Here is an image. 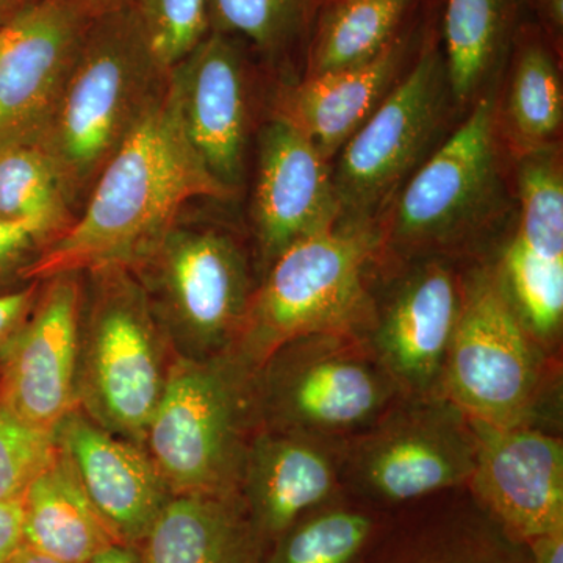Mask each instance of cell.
<instances>
[{
	"label": "cell",
	"mask_w": 563,
	"mask_h": 563,
	"mask_svg": "<svg viewBox=\"0 0 563 563\" xmlns=\"http://www.w3.org/2000/svg\"><path fill=\"white\" fill-rule=\"evenodd\" d=\"M324 0H207L210 31L277 60L309 41Z\"/></svg>",
	"instance_id": "f546056e"
},
{
	"label": "cell",
	"mask_w": 563,
	"mask_h": 563,
	"mask_svg": "<svg viewBox=\"0 0 563 563\" xmlns=\"http://www.w3.org/2000/svg\"><path fill=\"white\" fill-rule=\"evenodd\" d=\"M188 140L172 80L103 166L68 231L47 244L27 280L131 266L180 220L195 199L229 201Z\"/></svg>",
	"instance_id": "6da1fadb"
},
{
	"label": "cell",
	"mask_w": 563,
	"mask_h": 563,
	"mask_svg": "<svg viewBox=\"0 0 563 563\" xmlns=\"http://www.w3.org/2000/svg\"><path fill=\"white\" fill-rule=\"evenodd\" d=\"M451 99L443 52L435 38H428L412 66L335 155L339 224H376L424 162Z\"/></svg>",
	"instance_id": "8fae6325"
},
{
	"label": "cell",
	"mask_w": 563,
	"mask_h": 563,
	"mask_svg": "<svg viewBox=\"0 0 563 563\" xmlns=\"http://www.w3.org/2000/svg\"><path fill=\"white\" fill-rule=\"evenodd\" d=\"M483 263L536 342L562 357L563 258L529 246L514 232Z\"/></svg>",
	"instance_id": "d4e9b609"
},
{
	"label": "cell",
	"mask_w": 563,
	"mask_h": 563,
	"mask_svg": "<svg viewBox=\"0 0 563 563\" xmlns=\"http://www.w3.org/2000/svg\"><path fill=\"white\" fill-rule=\"evenodd\" d=\"M74 5L80 7L91 14H101L103 11L118 9V7L128 5L133 0H68Z\"/></svg>",
	"instance_id": "ab89813d"
},
{
	"label": "cell",
	"mask_w": 563,
	"mask_h": 563,
	"mask_svg": "<svg viewBox=\"0 0 563 563\" xmlns=\"http://www.w3.org/2000/svg\"><path fill=\"white\" fill-rule=\"evenodd\" d=\"M468 263L424 257L379 266L372 322L361 339L404 396L442 395Z\"/></svg>",
	"instance_id": "7c38bea8"
},
{
	"label": "cell",
	"mask_w": 563,
	"mask_h": 563,
	"mask_svg": "<svg viewBox=\"0 0 563 563\" xmlns=\"http://www.w3.org/2000/svg\"><path fill=\"white\" fill-rule=\"evenodd\" d=\"M143 563H265L239 493L173 495L139 544Z\"/></svg>",
	"instance_id": "7402d4cb"
},
{
	"label": "cell",
	"mask_w": 563,
	"mask_h": 563,
	"mask_svg": "<svg viewBox=\"0 0 563 563\" xmlns=\"http://www.w3.org/2000/svg\"><path fill=\"white\" fill-rule=\"evenodd\" d=\"M561 76L547 41L528 32L515 54L507 129L520 154L553 146L562 128Z\"/></svg>",
	"instance_id": "83f0119b"
},
{
	"label": "cell",
	"mask_w": 563,
	"mask_h": 563,
	"mask_svg": "<svg viewBox=\"0 0 563 563\" xmlns=\"http://www.w3.org/2000/svg\"><path fill=\"white\" fill-rule=\"evenodd\" d=\"M10 563H60L49 555L41 554L38 551L32 550L27 544L21 548L20 553L11 559Z\"/></svg>",
	"instance_id": "60d3db41"
},
{
	"label": "cell",
	"mask_w": 563,
	"mask_h": 563,
	"mask_svg": "<svg viewBox=\"0 0 563 563\" xmlns=\"http://www.w3.org/2000/svg\"><path fill=\"white\" fill-rule=\"evenodd\" d=\"M155 57L166 70L209 33L207 0H133Z\"/></svg>",
	"instance_id": "d6a6232c"
},
{
	"label": "cell",
	"mask_w": 563,
	"mask_h": 563,
	"mask_svg": "<svg viewBox=\"0 0 563 563\" xmlns=\"http://www.w3.org/2000/svg\"><path fill=\"white\" fill-rule=\"evenodd\" d=\"M21 501L25 544L57 562L87 563L117 543L60 450L32 481Z\"/></svg>",
	"instance_id": "603a6c76"
},
{
	"label": "cell",
	"mask_w": 563,
	"mask_h": 563,
	"mask_svg": "<svg viewBox=\"0 0 563 563\" xmlns=\"http://www.w3.org/2000/svg\"><path fill=\"white\" fill-rule=\"evenodd\" d=\"M41 290V280H33L21 290L0 296V354L31 314Z\"/></svg>",
	"instance_id": "e575fe53"
},
{
	"label": "cell",
	"mask_w": 563,
	"mask_h": 563,
	"mask_svg": "<svg viewBox=\"0 0 563 563\" xmlns=\"http://www.w3.org/2000/svg\"><path fill=\"white\" fill-rule=\"evenodd\" d=\"M510 9V0H446L443 57L455 102H468L490 76L506 44Z\"/></svg>",
	"instance_id": "4316f807"
},
{
	"label": "cell",
	"mask_w": 563,
	"mask_h": 563,
	"mask_svg": "<svg viewBox=\"0 0 563 563\" xmlns=\"http://www.w3.org/2000/svg\"><path fill=\"white\" fill-rule=\"evenodd\" d=\"M129 269L177 358L210 361L233 351L258 284L235 235L179 220Z\"/></svg>",
	"instance_id": "ba28073f"
},
{
	"label": "cell",
	"mask_w": 563,
	"mask_h": 563,
	"mask_svg": "<svg viewBox=\"0 0 563 563\" xmlns=\"http://www.w3.org/2000/svg\"><path fill=\"white\" fill-rule=\"evenodd\" d=\"M95 14L68 0H40L0 43V151L36 146Z\"/></svg>",
	"instance_id": "5bb4252c"
},
{
	"label": "cell",
	"mask_w": 563,
	"mask_h": 563,
	"mask_svg": "<svg viewBox=\"0 0 563 563\" xmlns=\"http://www.w3.org/2000/svg\"><path fill=\"white\" fill-rule=\"evenodd\" d=\"M518 199L523 242L544 254L563 258V176L553 146L520 154Z\"/></svg>",
	"instance_id": "4dcf8cb0"
},
{
	"label": "cell",
	"mask_w": 563,
	"mask_h": 563,
	"mask_svg": "<svg viewBox=\"0 0 563 563\" xmlns=\"http://www.w3.org/2000/svg\"><path fill=\"white\" fill-rule=\"evenodd\" d=\"M87 563H143L139 548L124 543H111Z\"/></svg>",
	"instance_id": "74e56055"
},
{
	"label": "cell",
	"mask_w": 563,
	"mask_h": 563,
	"mask_svg": "<svg viewBox=\"0 0 563 563\" xmlns=\"http://www.w3.org/2000/svg\"><path fill=\"white\" fill-rule=\"evenodd\" d=\"M562 357L543 350L504 299L490 269L470 262L442 395L473 421L561 433Z\"/></svg>",
	"instance_id": "277c9868"
},
{
	"label": "cell",
	"mask_w": 563,
	"mask_h": 563,
	"mask_svg": "<svg viewBox=\"0 0 563 563\" xmlns=\"http://www.w3.org/2000/svg\"><path fill=\"white\" fill-rule=\"evenodd\" d=\"M81 274L41 280L27 320L0 354V402L54 432L77 409Z\"/></svg>",
	"instance_id": "4fadbf2b"
},
{
	"label": "cell",
	"mask_w": 563,
	"mask_h": 563,
	"mask_svg": "<svg viewBox=\"0 0 563 563\" xmlns=\"http://www.w3.org/2000/svg\"><path fill=\"white\" fill-rule=\"evenodd\" d=\"M496 121L495 102L479 99L461 128L404 184L391 213L376 224L380 265L487 257L506 207Z\"/></svg>",
	"instance_id": "3957f363"
},
{
	"label": "cell",
	"mask_w": 563,
	"mask_h": 563,
	"mask_svg": "<svg viewBox=\"0 0 563 563\" xmlns=\"http://www.w3.org/2000/svg\"><path fill=\"white\" fill-rule=\"evenodd\" d=\"M261 428L347 442L401 391L361 336L310 333L280 344L254 372Z\"/></svg>",
	"instance_id": "9c48e42d"
},
{
	"label": "cell",
	"mask_w": 563,
	"mask_h": 563,
	"mask_svg": "<svg viewBox=\"0 0 563 563\" xmlns=\"http://www.w3.org/2000/svg\"><path fill=\"white\" fill-rule=\"evenodd\" d=\"M2 38H3V31L0 32V43H2Z\"/></svg>",
	"instance_id": "b9f144b4"
},
{
	"label": "cell",
	"mask_w": 563,
	"mask_h": 563,
	"mask_svg": "<svg viewBox=\"0 0 563 563\" xmlns=\"http://www.w3.org/2000/svg\"><path fill=\"white\" fill-rule=\"evenodd\" d=\"M418 0H324L307 41L306 76L355 68L379 57L406 29Z\"/></svg>",
	"instance_id": "cb8c5ba5"
},
{
	"label": "cell",
	"mask_w": 563,
	"mask_h": 563,
	"mask_svg": "<svg viewBox=\"0 0 563 563\" xmlns=\"http://www.w3.org/2000/svg\"><path fill=\"white\" fill-rule=\"evenodd\" d=\"M57 450L54 432L35 428L0 402V503L21 499Z\"/></svg>",
	"instance_id": "1f68e13d"
},
{
	"label": "cell",
	"mask_w": 563,
	"mask_h": 563,
	"mask_svg": "<svg viewBox=\"0 0 563 563\" xmlns=\"http://www.w3.org/2000/svg\"><path fill=\"white\" fill-rule=\"evenodd\" d=\"M80 274L77 407L107 431L144 448L176 355L128 266Z\"/></svg>",
	"instance_id": "8992f818"
},
{
	"label": "cell",
	"mask_w": 563,
	"mask_h": 563,
	"mask_svg": "<svg viewBox=\"0 0 563 563\" xmlns=\"http://www.w3.org/2000/svg\"><path fill=\"white\" fill-rule=\"evenodd\" d=\"M525 544L529 563H563V531L536 537Z\"/></svg>",
	"instance_id": "8d00e7d4"
},
{
	"label": "cell",
	"mask_w": 563,
	"mask_h": 563,
	"mask_svg": "<svg viewBox=\"0 0 563 563\" xmlns=\"http://www.w3.org/2000/svg\"><path fill=\"white\" fill-rule=\"evenodd\" d=\"M54 433L114 542L139 547L173 496L146 450L107 431L79 407Z\"/></svg>",
	"instance_id": "ac0fdd59"
},
{
	"label": "cell",
	"mask_w": 563,
	"mask_h": 563,
	"mask_svg": "<svg viewBox=\"0 0 563 563\" xmlns=\"http://www.w3.org/2000/svg\"><path fill=\"white\" fill-rule=\"evenodd\" d=\"M344 443L268 428L254 433L239 495L252 526L268 547L302 515L346 493Z\"/></svg>",
	"instance_id": "d6986e66"
},
{
	"label": "cell",
	"mask_w": 563,
	"mask_h": 563,
	"mask_svg": "<svg viewBox=\"0 0 563 563\" xmlns=\"http://www.w3.org/2000/svg\"><path fill=\"white\" fill-rule=\"evenodd\" d=\"M188 140L211 176L239 190L251 135V66L246 44L209 31L169 69Z\"/></svg>",
	"instance_id": "2e32d148"
},
{
	"label": "cell",
	"mask_w": 563,
	"mask_h": 563,
	"mask_svg": "<svg viewBox=\"0 0 563 563\" xmlns=\"http://www.w3.org/2000/svg\"><path fill=\"white\" fill-rule=\"evenodd\" d=\"M379 266L376 224H336L292 244L258 277L233 354L255 372L296 336H362L372 322Z\"/></svg>",
	"instance_id": "5b68a950"
},
{
	"label": "cell",
	"mask_w": 563,
	"mask_h": 563,
	"mask_svg": "<svg viewBox=\"0 0 563 563\" xmlns=\"http://www.w3.org/2000/svg\"><path fill=\"white\" fill-rule=\"evenodd\" d=\"M413 46V31L406 27L365 65L303 77L282 95L274 117L295 125L332 161L401 79Z\"/></svg>",
	"instance_id": "44dd1931"
},
{
	"label": "cell",
	"mask_w": 563,
	"mask_h": 563,
	"mask_svg": "<svg viewBox=\"0 0 563 563\" xmlns=\"http://www.w3.org/2000/svg\"><path fill=\"white\" fill-rule=\"evenodd\" d=\"M76 217L57 172L40 147L0 151V220L32 225L52 243Z\"/></svg>",
	"instance_id": "f1b7e54d"
},
{
	"label": "cell",
	"mask_w": 563,
	"mask_h": 563,
	"mask_svg": "<svg viewBox=\"0 0 563 563\" xmlns=\"http://www.w3.org/2000/svg\"><path fill=\"white\" fill-rule=\"evenodd\" d=\"M390 515L343 493L280 533L265 563H357Z\"/></svg>",
	"instance_id": "484cf974"
},
{
	"label": "cell",
	"mask_w": 563,
	"mask_h": 563,
	"mask_svg": "<svg viewBox=\"0 0 563 563\" xmlns=\"http://www.w3.org/2000/svg\"><path fill=\"white\" fill-rule=\"evenodd\" d=\"M251 214L258 277L292 244L332 231L342 218L331 161L282 118L258 135Z\"/></svg>",
	"instance_id": "9a60e30c"
},
{
	"label": "cell",
	"mask_w": 563,
	"mask_h": 563,
	"mask_svg": "<svg viewBox=\"0 0 563 563\" xmlns=\"http://www.w3.org/2000/svg\"><path fill=\"white\" fill-rule=\"evenodd\" d=\"M476 454L472 418L455 404L443 395H402L366 431L344 443V492L393 514L465 488Z\"/></svg>",
	"instance_id": "30bf717a"
},
{
	"label": "cell",
	"mask_w": 563,
	"mask_h": 563,
	"mask_svg": "<svg viewBox=\"0 0 563 563\" xmlns=\"http://www.w3.org/2000/svg\"><path fill=\"white\" fill-rule=\"evenodd\" d=\"M40 0H0V32L20 20L25 11L31 10Z\"/></svg>",
	"instance_id": "f35d334b"
},
{
	"label": "cell",
	"mask_w": 563,
	"mask_h": 563,
	"mask_svg": "<svg viewBox=\"0 0 563 563\" xmlns=\"http://www.w3.org/2000/svg\"><path fill=\"white\" fill-rule=\"evenodd\" d=\"M473 424L476 465L466 488L474 501L517 542L563 531L561 433Z\"/></svg>",
	"instance_id": "e0dca14e"
},
{
	"label": "cell",
	"mask_w": 563,
	"mask_h": 563,
	"mask_svg": "<svg viewBox=\"0 0 563 563\" xmlns=\"http://www.w3.org/2000/svg\"><path fill=\"white\" fill-rule=\"evenodd\" d=\"M133 3L92 18L46 131L36 144L79 213L103 166L168 81Z\"/></svg>",
	"instance_id": "7a4b0ae2"
},
{
	"label": "cell",
	"mask_w": 563,
	"mask_h": 563,
	"mask_svg": "<svg viewBox=\"0 0 563 563\" xmlns=\"http://www.w3.org/2000/svg\"><path fill=\"white\" fill-rule=\"evenodd\" d=\"M47 244L49 240L38 229L0 220V296L31 284L27 272Z\"/></svg>",
	"instance_id": "836d02e7"
},
{
	"label": "cell",
	"mask_w": 563,
	"mask_h": 563,
	"mask_svg": "<svg viewBox=\"0 0 563 563\" xmlns=\"http://www.w3.org/2000/svg\"><path fill=\"white\" fill-rule=\"evenodd\" d=\"M357 563H529L468 492L457 488L396 510Z\"/></svg>",
	"instance_id": "ffe728a7"
},
{
	"label": "cell",
	"mask_w": 563,
	"mask_h": 563,
	"mask_svg": "<svg viewBox=\"0 0 563 563\" xmlns=\"http://www.w3.org/2000/svg\"><path fill=\"white\" fill-rule=\"evenodd\" d=\"M258 428L254 372L233 352L174 357L144 450L172 495H231Z\"/></svg>",
	"instance_id": "52a82bcc"
},
{
	"label": "cell",
	"mask_w": 563,
	"mask_h": 563,
	"mask_svg": "<svg viewBox=\"0 0 563 563\" xmlns=\"http://www.w3.org/2000/svg\"><path fill=\"white\" fill-rule=\"evenodd\" d=\"M21 499L0 503V563H10L25 544Z\"/></svg>",
	"instance_id": "d590c367"
}]
</instances>
